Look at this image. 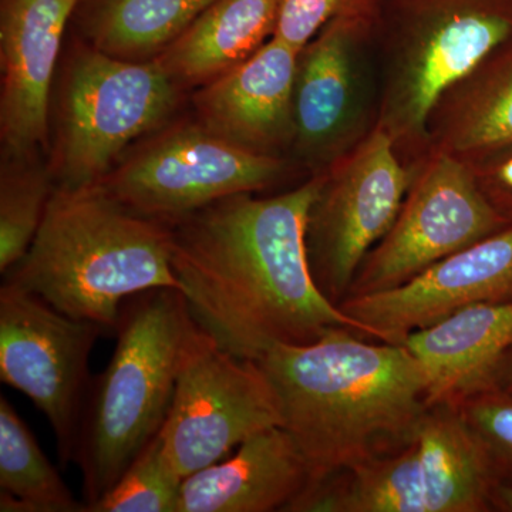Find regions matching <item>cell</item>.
<instances>
[{
	"label": "cell",
	"mask_w": 512,
	"mask_h": 512,
	"mask_svg": "<svg viewBox=\"0 0 512 512\" xmlns=\"http://www.w3.org/2000/svg\"><path fill=\"white\" fill-rule=\"evenodd\" d=\"M498 481L456 403L431 404L403 447L309 485L288 512H488Z\"/></svg>",
	"instance_id": "cell-7"
},
{
	"label": "cell",
	"mask_w": 512,
	"mask_h": 512,
	"mask_svg": "<svg viewBox=\"0 0 512 512\" xmlns=\"http://www.w3.org/2000/svg\"><path fill=\"white\" fill-rule=\"evenodd\" d=\"M387 0H276L274 37L301 50L336 19H353L379 29Z\"/></svg>",
	"instance_id": "cell-25"
},
{
	"label": "cell",
	"mask_w": 512,
	"mask_h": 512,
	"mask_svg": "<svg viewBox=\"0 0 512 512\" xmlns=\"http://www.w3.org/2000/svg\"><path fill=\"white\" fill-rule=\"evenodd\" d=\"M512 40V0H387L377 30V126L404 163L429 153L448 90Z\"/></svg>",
	"instance_id": "cell-5"
},
{
	"label": "cell",
	"mask_w": 512,
	"mask_h": 512,
	"mask_svg": "<svg viewBox=\"0 0 512 512\" xmlns=\"http://www.w3.org/2000/svg\"><path fill=\"white\" fill-rule=\"evenodd\" d=\"M309 484L305 458L284 427L256 434L234 456L184 478L177 512L285 511Z\"/></svg>",
	"instance_id": "cell-17"
},
{
	"label": "cell",
	"mask_w": 512,
	"mask_h": 512,
	"mask_svg": "<svg viewBox=\"0 0 512 512\" xmlns=\"http://www.w3.org/2000/svg\"><path fill=\"white\" fill-rule=\"evenodd\" d=\"M404 346L419 360L429 403H457L487 386L512 346V301L480 303L413 333Z\"/></svg>",
	"instance_id": "cell-18"
},
{
	"label": "cell",
	"mask_w": 512,
	"mask_h": 512,
	"mask_svg": "<svg viewBox=\"0 0 512 512\" xmlns=\"http://www.w3.org/2000/svg\"><path fill=\"white\" fill-rule=\"evenodd\" d=\"M412 165L399 215L363 259L348 298L396 288L511 225L487 201L463 161L429 151Z\"/></svg>",
	"instance_id": "cell-12"
},
{
	"label": "cell",
	"mask_w": 512,
	"mask_h": 512,
	"mask_svg": "<svg viewBox=\"0 0 512 512\" xmlns=\"http://www.w3.org/2000/svg\"><path fill=\"white\" fill-rule=\"evenodd\" d=\"M302 171L286 158L242 150L194 116L171 120L128 148L99 185L164 224L242 192H262Z\"/></svg>",
	"instance_id": "cell-8"
},
{
	"label": "cell",
	"mask_w": 512,
	"mask_h": 512,
	"mask_svg": "<svg viewBox=\"0 0 512 512\" xmlns=\"http://www.w3.org/2000/svg\"><path fill=\"white\" fill-rule=\"evenodd\" d=\"M464 164L494 210L512 225V143Z\"/></svg>",
	"instance_id": "cell-27"
},
{
	"label": "cell",
	"mask_w": 512,
	"mask_h": 512,
	"mask_svg": "<svg viewBox=\"0 0 512 512\" xmlns=\"http://www.w3.org/2000/svg\"><path fill=\"white\" fill-rule=\"evenodd\" d=\"M494 511L512 512V484L498 483L493 497Z\"/></svg>",
	"instance_id": "cell-29"
},
{
	"label": "cell",
	"mask_w": 512,
	"mask_h": 512,
	"mask_svg": "<svg viewBox=\"0 0 512 512\" xmlns=\"http://www.w3.org/2000/svg\"><path fill=\"white\" fill-rule=\"evenodd\" d=\"M320 180L269 197L229 195L167 224L192 318L234 355L255 360L275 345H308L335 326L370 339L312 276L306 222Z\"/></svg>",
	"instance_id": "cell-1"
},
{
	"label": "cell",
	"mask_w": 512,
	"mask_h": 512,
	"mask_svg": "<svg viewBox=\"0 0 512 512\" xmlns=\"http://www.w3.org/2000/svg\"><path fill=\"white\" fill-rule=\"evenodd\" d=\"M46 153L2 156L0 164V272L26 255L56 191Z\"/></svg>",
	"instance_id": "cell-23"
},
{
	"label": "cell",
	"mask_w": 512,
	"mask_h": 512,
	"mask_svg": "<svg viewBox=\"0 0 512 512\" xmlns=\"http://www.w3.org/2000/svg\"><path fill=\"white\" fill-rule=\"evenodd\" d=\"M255 360L305 458L308 487L403 447L430 407L426 373L406 346L373 343L345 326Z\"/></svg>",
	"instance_id": "cell-2"
},
{
	"label": "cell",
	"mask_w": 512,
	"mask_h": 512,
	"mask_svg": "<svg viewBox=\"0 0 512 512\" xmlns=\"http://www.w3.org/2000/svg\"><path fill=\"white\" fill-rule=\"evenodd\" d=\"M320 177L306 222V249L316 285L339 306L363 259L396 221L413 165L404 163L389 134L376 127Z\"/></svg>",
	"instance_id": "cell-10"
},
{
	"label": "cell",
	"mask_w": 512,
	"mask_h": 512,
	"mask_svg": "<svg viewBox=\"0 0 512 512\" xmlns=\"http://www.w3.org/2000/svg\"><path fill=\"white\" fill-rule=\"evenodd\" d=\"M512 301V225L447 256L387 291L349 296L339 308L370 339L404 345L407 338L480 303Z\"/></svg>",
	"instance_id": "cell-14"
},
{
	"label": "cell",
	"mask_w": 512,
	"mask_h": 512,
	"mask_svg": "<svg viewBox=\"0 0 512 512\" xmlns=\"http://www.w3.org/2000/svg\"><path fill=\"white\" fill-rule=\"evenodd\" d=\"M512 143V40L439 101L429 123V151L463 163Z\"/></svg>",
	"instance_id": "cell-20"
},
{
	"label": "cell",
	"mask_w": 512,
	"mask_h": 512,
	"mask_svg": "<svg viewBox=\"0 0 512 512\" xmlns=\"http://www.w3.org/2000/svg\"><path fill=\"white\" fill-rule=\"evenodd\" d=\"M488 389L512 393V346L491 370L484 390Z\"/></svg>",
	"instance_id": "cell-28"
},
{
	"label": "cell",
	"mask_w": 512,
	"mask_h": 512,
	"mask_svg": "<svg viewBox=\"0 0 512 512\" xmlns=\"http://www.w3.org/2000/svg\"><path fill=\"white\" fill-rule=\"evenodd\" d=\"M194 326L180 289H150L124 302L116 349L92 379L74 448L86 512L163 430Z\"/></svg>",
	"instance_id": "cell-4"
},
{
	"label": "cell",
	"mask_w": 512,
	"mask_h": 512,
	"mask_svg": "<svg viewBox=\"0 0 512 512\" xmlns=\"http://www.w3.org/2000/svg\"><path fill=\"white\" fill-rule=\"evenodd\" d=\"M187 94L157 60L117 59L73 36L50 101L56 188L99 185L128 148L177 117Z\"/></svg>",
	"instance_id": "cell-6"
},
{
	"label": "cell",
	"mask_w": 512,
	"mask_h": 512,
	"mask_svg": "<svg viewBox=\"0 0 512 512\" xmlns=\"http://www.w3.org/2000/svg\"><path fill=\"white\" fill-rule=\"evenodd\" d=\"M214 0H80L74 36L117 59L146 62L174 42Z\"/></svg>",
	"instance_id": "cell-21"
},
{
	"label": "cell",
	"mask_w": 512,
	"mask_h": 512,
	"mask_svg": "<svg viewBox=\"0 0 512 512\" xmlns=\"http://www.w3.org/2000/svg\"><path fill=\"white\" fill-rule=\"evenodd\" d=\"M183 481L165 454L160 431L87 512H177Z\"/></svg>",
	"instance_id": "cell-24"
},
{
	"label": "cell",
	"mask_w": 512,
	"mask_h": 512,
	"mask_svg": "<svg viewBox=\"0 0 512 512\" xmlns=\"http://www.w3.org/2000/svg\"><path fill=\"white\" fill-rule=\"evenodd\" d=\"M0 511L86 512L43 453L32 430L0 396Z\"/></svg>",
	"instance_id": "cell-22"
},
{
	"label": "cell",
	"mask_w": 512,
	"mask_h": 512,
	"mask_svg": "<svg viewBox=\"0 0 512 512\" xmlns=\"http://www.w3.org/2000/svg\"><path fill=\"white\" fill-rule=\"evenodd\" d=\"M498 483L512 484V393L481 390L457 402Z\"/></svg>",
	"instance_id": "cell-26"
},
{
	"label": "cell",
	"mask_w": 512,
	"mask_h": 512,
	"mask_svg": "<svg viewBox=\"0 0 512 512\" xmlns=\"http://www.w3.org/2000/svg\"><path fill=\"white\" fill-rule=\"evenodd\" d=\"M3 281L109 335L127 299L150 289L181 291L168 225L131 211L101 185L56 188L32 245Z\"/></svg>",
	"instance_id": "cell-3"
},
{
	"label": "cell",
	"mask_w": 512,
	"mask_h": 512,
	"mask_svg": "<svg viewBox=\"0 0 512 512\" xmlns=\"http://www.w3.org/2000/svg\"><path fill=\"white\" fill-rule=\"evenodd\" d=\"M298 55L272 36L245 62L194 90L192 116L242 150L291 160Z\"/></svg>",
	"instance_id": "cell-16"
},
{
	"label": "cell",
	"mask_w": 512,
	"mask_h": 512,
	"mask_svg": "<svg viewBox=\"0 0 512 512\" xmlns=\"http://www.w3.org/2000/svg\"><path fill=\"white\" fill-rule=\"evenodd\" d=\"M80 0H0L2 156L49 153L50 101Z\"/></svg>",
	"instance_id": "cell-15"
},
{
	"label": "cell",
	"mask_w": 512,
	"mask_h": 512,
	"mask_svg": "<svg viewBox=\"0 0 512 512\" xmlns=\"http://www.w3.org/2000/svg\"><path fill=\"white\" fill-rule=\"evenodd\" d=\"M109 332L57 311L35 293L3 281L0 288V380L40 410L57 443L60 466L73 463L93 377L94 345Z\"/></svg>",
	"instance_id": "cell-13"
},
{
	"label": "cell",
	"mask_w": 512,
	"mask_h": 512,
	"mask_svg": "<svg viewBox=\"0 0 512 512\" xmlns=\"http://www.w3.org/2000/svg\"><path fill=\"white\" fill-rule=\"evenodd\" d=\"M377 30L332 20L299 52L291 160L306 177L328 170L377 126Z\"/></svg>",
	"instance_id": "cell-11"
},
{
	"label": "cell",
	"mask_w": 512,
	"mask_h": 512,
	"mask_svg": "<svg viewBox=\"0 0 512 512\" xmlns=\"http://www.w3.org/2000/svg\"><path fill=\"white\" fill-rule=\"evenodd\" d=\"M279 426L281 403L258 362L222 348L195 322L161 430L175 471L187 478Z\"/></svg>",
	"instance_id": "cell-9"
},
{
	"label": "cell",
	"mask_w": 512,
	"mask_h": 512,
	"mask_svg": "<svg viewBox=\"0 0 512 512\" xmlns=\"http://www.w3.org/2000/svg\"><path fill=\"white\" fill-rule=\"evenodd\" d=\"M275 26L276 0H214L154 60L192 93L258 52Z\"/></svg>",
	"instance_id": "cell-19"
}]
</instances>
